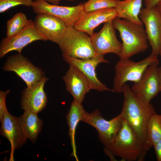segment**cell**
<instances>
[{
  "mask_svg": "<svg viewBox=\"0 0 161 161\" xmlns=\"http://www.w3.org/2000/svg\"><path fill=\"white\" fill-rule=\"evenodd\" d=\"M144 0H118L114 8L117 17L127 19L139 25L143 23L139 18Z\"/></svg>",
  "mask_w": 161,
  "mask_h": 161,
  "instance_id": "d6986e66",
  "label": "cell"
},
{
  "mask_svg": "<svg viewBox=\"0 0 161 161\" xmlns=\"http://www.w3.org/2000/svg\"><path fill=\"white\" fill-rule=\"evenodd\" d=\"M47 41V38L38 30L34 21L29 19L25 27L13 37L3 39L0 44V58L8 52L16 51L21 53L23 49L28 44L36 41Z\"/></svg>",
  "mask_w": 161,
  "mask_h": 161,
  "instance_id": "ba28073f",
  "label": "cell"
},
{
  "mask_svg": "<svg viewBox=\"0 0 161 161\" xmlns=\"http://www.w3.org/2000/svg\"><path fill=\"white\" fill-rule=\"evenodd\" d=\"M139 16L145 26L151 53L158 56L161 48V16L155 6L142 8Z\"/></svg>",
  "mask_w": 161,
  "mask_h": 161,
  "instance_id": "8fae6325",
  "label": "cell"
},
{
  "mask_svg": "<svg viewBox=\"0 0 161 161\" xmlns=\"http://www.w3.org/2000/svg\"><path fill=\"white\" fill-rule=\"evenodd\" d=\"M122 93L124 98L120 113L141 142L142 151L138 161H143L151 147L148 137V123L152 116L157 113L150 102L136 94L126 83L123 86Z\"/></svg>",
  "mask_w": 161,
  "mask_h": 161,
  "instance_id": "6da1fadb",
  "label": "cell"
},
{
  "mask_svg": "<svg viewBox=\"0 0 161 161\" xmlns=\"http://www.w3.org/2000/svg\"><path fill=\"white\" fill-rule=\"evenodd\" d=\"M112 23L115 29L118 31L122 41L120 58H130L147 49L148 40L143 25L117 17L112 20Z\"/></svg>",
  "mask_w": 161,
  "mask_h": 161,
  "instance_id": "7a4b0ae2",
  "label": "cell"
},
{
  "mask_svg": "<svg viewBox=\"0 0 161 161\" xmlns=\"http://www.w3.org/2000/svg\"><path fill=\"white\" fill-rule=\"evenodd\" d=\"M158 161H161V139L157 141L153 146Z\"/></svg>",
  "mask_w": 161,
  "mask_h": 161,
  "instance_id": "4316f807",
  "label": "cell"
},
{
  "mask_svg": "<svg viewBox=\"0 0 161 161\" xmlns=\"http://www.w3.org/2000/svg\"><path fill=\"white\" fill-rule=\"evenodd\" d=\"M82 121L95 128L98 132L99 139L105 148L109 149L112 140L122 126L123 117L120 113L111 120H107L96 109L90 113L85 111Z\"/></svg>",
  "mask_w": 161,
  "mask_h": 161,
  "instance_id": "8992f818",
  "label": "cell"
},
{
  "mask_svg": "<svg viewBox=\"0 0 161 161\" xmlns=\"http://www.w3.org/2000/svg\"><path fill=\"white\" fill-rule=\"evenodd\" d=\"M158 59L151 63L147 68L140 80L134 83L131 89L137 95L147 102L157 96L160 91L158 72Z\"/></svg>",
  "mask_w": 161,
  "mask_h": 161,
  "instance_id": "7c38bea8",
  "label": "cell"
},
{
  "mask_svg": "<svg viewBox=\"0 0 161 161\" xmlns=\"http://www.w3.org/2000/svg\"><path fill=\"white\" fill-rule=\"evenodd\" d=\"M34 22L38 30L47 40L57 44L63 35L67 27L61 19L48 14H37Z\"/></svg>",
  "mask_w": 161,
  "mask_h": 161,
  "instance_id": "2e32d148",
  "label": "cell"
},
{
  "mask_svg": "<svg viewBox=\"0 0 161 161\" xmlns=\"http://www.w3.org/2000/svg\"><path fill=\"white\" fill-rule=\"evenodd\" d=\"M85 111L81 103L73 100L66 116V120L69 127L68 135L71 140L73 150V155L76 156L75 136L77 126L82 121Z\"/></svg>",
  "mask_w": 161,
  "mask_h": 161,
  "instance_id": "44dd1931",
  "label": "cell"
},
{
  "mask_svg": "<svg viewBox=\"0 0 161 161\" xmlns=\"http://www.w3.org/2000/svg\"><path fill=\"white\" fill-rule=\"evenodd\" d=\"M159 54L161 56V48L160 49V51H159Z\"/></svg>",
  "mask_w": 161,
  "mask_h": 161,
  "instance_id": "1f68e13d",
  "label": "cell"
},
{
  "mask_svg": "<svg viewBox=\"0 0 161 161\" xmlns=\"http://www.w3.org/2000/svg\"><path fill=\"white\" fill-rule=\"evenodd\" d=\"M32 7L34 12L37 14H49L61 19L67 27H74L83 10V4L75 6H63L50 4L44 0H35Z\"/></svg>",
  "mask_w": 161,
  "mask_h": 161,
  "instance_id": "4fadbf2b",
  "label": "cell"
},
{
  "mask_svg": "<svg viewBox=\"0 0 161 161\" xmlns=\"http://www.w3.org/2000/svg\"><path fill=\"white\" fill-rule=\"evenodd\" d=\"M63 79L66 91L72 95L74 100L81 103L85 95L92 89L84 75L75 66L69 65V68Z\"/></svg>",
  "mask_w": 161,
  "mask_h": 161,
  "instance_id": "e0dca14e",
  "label": "cell"
},
{
  "mask_svg": "<svg viewBox=\"0 0 161 161\" xmlns=\"http://www.w3.org/2000/svg\"><path fill=\"white\" fill-rule=\"evenodd\" d=\"M64 60L69 65L74 66L78 69L88 80L92 89L100 91H111L105 84L98 79L95 69L99 64L109 63L105 59L104 55H97L90 58L81 59L62 54Z\"/></svg>",
  "mask_w": 161,
  "mask_h": 161,
  "instance_id": "30bf717a",
  "label": "cell"
},
{
  "mask_svg": "<svg viewBox=\"0 0 161 161\" xmlns=\"http://www.w3.org/2000/svg\"><path fill=\"white\" fill-rule=\"evenodd\" d=\"M2 69L4 71L14 72L25 82L27 87L41 80L45 75L41 68L34 65L21 53L9 57Z\"/></svg>",
  "mask_w": 161,
  "mask_h": 161,
  "instance_id": "52a82bcc",
  "label": "cell"
},
{
  "mask_svg": "<svg viewBox=\"0 0 161 161\" xmlns=\"http://www.w3.org/2000/svg\"><path fill=\"white\" fill-rule=\"evenodd\" d=\"M158 72L160 81V91L161 92V66L158 67Z\"/></svg>",
  "mask_w": 161,
  "mask_h": 161,
  "instance_id": "f546056e",
  "label": "cell"
},
{
  "mask_svg": "<svg viewBox=\"0 0 161 161\" xmlns=\"http://www.w3.org/2000/svg\"><path fill=\"white\" fill-rule=\"evenodd\" d=\"M49 79L44 76L40 81L27 87L22 92L20 100L21 108L24 111L37 114L45 108L47 101L44 90L46 82Z\"/></svg>",
  "mask_w": 161,
  "mask_h": 161,
  "instance_id": "5bb4252c",
  "label": "cell"
},
{
  "mask_svg": "<svg viewBox=\"0 0 161 161\" xmlns=\"http://www.w3.org/2000/svg\"><path fill=\"white\" fill-rule=\"evenodd\" d=\"M48 2L51 3L52 4L58 5L61 0H44Z\"/></svg>",
  "mask_w": 161,
  "mask_h": 161,
  "instance_id": "f1b7e54d",
  "label": "cell"
},
{
  "mask_svg": "<svg viewBox=\"0 0 161 161\" xmlns=\"http://www.w3.org/2000/svg\"><path fill=\"white\" fill-rule=\"evenodd\" d=\"M109 148L114 156L123 161L138 160L140 157L142 151L141 142L123 117L122 126L112 140Z\"/></svg>",
  "mask_w": 161,
  "mask_h": 161,
  "instance_id": "277c9868",
  "label": "cell"
},
{
  "mask_svg": "<svg viewBox=\"0 0 161 161\" xmlns=\"http://www.w3.org/2000/svg\"><path fill=\"white\" fill-rule=\"evenodd\" d=\"M1 122V135L8 140L13 149L21 148L26 143L27 138L19 117L13 116L7 111L4 114Z\"/></svg>",
  "mask_w": 161,
  "mask_h": 161,
  "instance_id": "ac0fdd59",
  "label": "cell"
},
{
  "mask_svg": "<svg viewBox=\"0 0 161 161\" xmlns=\"http://www.w3.org/2000/svg\"><path fill=\"white\" fill-rule=\"evenodd\" d=\"M112 20L104 23L101 30L94 33L91 36L92 45L97 55L109 53L115 54L120 58L121 55L122 44L117 39Z\"/></svg>",
  "mask_w": 161,
  "mask_h": 161,
  "instance_id": "9c48e42d",
  "label": "cell"
},
{
  "mask_svg": "<svg viewBox=\"0 0 161 161\" xmlns=\"http://www.w3.org/2000/svg\"><path fill=\"white\" fill-rule=\"evenodd\" d=\"M67 0V1H76L77 0Z\"/></svg>",
  "mask_w": 161,
  "mask_h": 161,
  "instance_id": "d6a6232c",
  "label": "cell"
},
{
  "mask_svg": "<svg viewBox=\"0 0 161 161\" xmlns=\"http://www.w3.org/2000/svg\"><path fill=\"white\" fill-rule=\"evenodd\" d=\"M117 17L114 8H109L86 12L82 10L74 26L75 29L86 32L90 36L94 29L101 24L112 20Z\"/></svg>",
  "mask_w": 161,
  "mask_h": 161,
  "instance_id": "9a60e30c",
  "label": "cell"
},
{
  "mask_svg": "<svg viewBox=\"0 0 161 161\" xmlns=\"http://www.w3.org/2000/svg\"><path fill=\"white\" fill-rule=\"evenodd\" d=\"M160 13L161 16V1H160L156 6Z\"/></svg>",
  "mask_w": 161,
  "mask_h": 161,
  "instance_id": "4dcf8cb0",
  "label": "cell"
},
{
  "mask_svg": "<svg viewBox=\"0 0 161 161\" xmlns=\"http://www.w3.org/2000/svg\"><path fill=\"white\" fill-rule=\"evenodd\" d=\"M57 44L62 54L72 57L86 59L97 55L90 36L73 26L67 27Z\"/></svg>",
  "mask_w": 161,
  "mask_h": 161,
  "instance_id": "3957f363",
  "label": "cell"
},
{
  "mask_svg": "<svg viewBox=\"0 0 161 161\" xmlns=\"http://www.w3.org/2000/svg\"><path fill=\"white\" fill-rule=\"evenodd\" d=\"M118 0H88L83 4V10L89 12L109 8H115Z\"/></svg>",
  "mask_w": 161,
  "mask_h": 161,
  "instance_id": "cb8c5ba5",
  "label": "cell"
},
{
  "mask_svg": "<svg viewBox=\"0 0 161 161\" xmlns=\"http://www.w3.org/2000/svg\"><path fill=\"white\" fill-rule=\"evenodd\" d=\"M33 2L32 0H0V13L19 5L32 7Z\"/></svg>",
  "mask_w": 161,
  "mask_h": 161,
  "instance_id": "d4e9b609",
  "label": "cell"
},
{
  "mask_svg": "<svg viewBox=\"0 0 161 161\" xmlns=\"http://www.w3.org/2000/svg\"><path fill=\"white\" fill-rule=\"evenodd\" d=\"M28 21L24 13H16L7 22L6 37H11L19 32L27 26Z\"/></svg>",
  "mask_w": 161,
  "mask_h": 161,
  "instance_id": "7402d4cb",
  "label": "cell"
},
{
  "mask_svg": "<svg viewBox=\"0 0 161 161\" xmlns=\"http://www.w3.org/2000/svg\"><path fill=\"white\" fill-rule=\"evenodd\" d=\"M10 90L5 92H0V121L1 122L4 113L8 111L6 104V98L7 95L9 93Z\"/></svg>",
  "mask_w": 161,
  "mask_h": 161,
  "instance_id": "484cf974",
  "label": "cell"
},
{
  "mask_svg": "<svg viewBox=\"0 0 161 161\" xmlns=\"http://www.w3.org/2000/svg\"><path fill=\"white\" fill-rule=\"evenodd\" d=\"M37 114L24 111L19 117L21 124L27 138L33 144L36 141L39 133L42 131L43 121L38 116Z\"/></svg>",
  "mask_w": 161,
  "mask_h": 161,
  "instance_id": "ffe728a7",
  "label": "cell"
},
{
  "mask_svg": "<svg viewBox=\"0 0 161 161\" xmlns=\"http://www.w3.org/2000/svg\"><path fill=\"white\" fill-rule=\"evenodd\" d=\"M158 59V56L151 53L147 58L137 62L129 58H120L115 67L113 85L111 91L122 93L124 84L128 81L138 82L149 65Z\"/></svg>",
  "mask_w": 161,
  "mask_h": 161,
  "instance_id": "5b68a950",
  "label": "cell"
},
{
  "mask_svg": "<svg viewBox=\"0 0 161 161\" xmlns=\"http://www.w3.org/2000/svg\"><path fill=\"white\" fill-rule=\"evenodd\" d=\"M161 0H144L145 7L150 8L156 6Z\"/></svg>",
  "mask_w": 161,
  "mask_h": 161,
  "instance_id": "83f0119b",
  "label": "cell"
},
{
  "mask_svg": "<svg viewBox=\"0 0 161 161\" xmlns=\"http://www.w3.org/2000/svg\"><path fill=\"white\" fill-rule=\"evenodd\" d=\"M147 133L151 147L161 139V114L156 113L152 116L148 123Z\"/></svg>",
  "mask_w": 161,
  "mask_h": 161,
  "instance_id": "603a6c76",
  "label": "cell"
}]
</instances>
